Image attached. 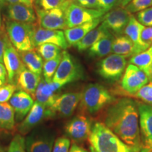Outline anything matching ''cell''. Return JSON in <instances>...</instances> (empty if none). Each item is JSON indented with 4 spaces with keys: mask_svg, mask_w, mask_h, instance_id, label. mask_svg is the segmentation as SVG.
<instances>
[{
    "mask_svg": "<svg viewBox=\"0 0 152 152\" xmlns=\"http://www.w3.org/2000/svg\"><path fill=\"white\" fill-rule=\"evenodd\" d=\"M104 125L136 152L141 151L138 106L134 100L123 98L110 106Z\"/></svg>",
    "mask_w": 152,
    "mask_h": 152,
    "instance_id": "cell-1",
    "label": "cell"
},
{
    "mask_svg": "<svg viewBox=\"0 0 152 152\" xmlns=\"http://www.w3.org/2000/svg\"><path fill=\"white\" fill-rule=\"evenodd\" d=\"M88 140L95 152H136L102 123L93 125Z\"/></svg>",
    "mask_w": 152,
    "mask_h": 152,
    "instance_id": "cell-2",
    "label": "cell"
},
{
    "mask_svg": "<svg viewBox=\"0 0 152 152\" xmlns=\"http://www.w3.org/2000/svg\"><path fill=\"white\" fill-rule=\"evenodd\" d=\"M114 99L111 93L103 85L90 84L82 92L80 106L87 113L94 114L112 103Z\"/></svg>",
    "mask_w": 152,
    "mask_h": 152,
    "instance_id": "cell-3",
    "label": "cell"
},
{
    "mask_svg": "<svg viewBox=\"0 0 152 152\" xmlns=\"http://www.w3.org/2000/svg\"><path fill=\"white\" fill-rule=\"evenodd\" d=\"M35 27L33 24L9 20L6 23L7 35L12 45L18 52L35 48L33 35Z\"/></svg>",
    "mask_w": 152,
    "mask_h": 152,
    "instance_id": "cell-4",
    "label": "cell"
},
{
    "mask_svg": "<svg viewBox=\"0 0 152 152\" xmlns=\"http://www.w3.org/2000/svg\"><path fill=\"white\" fill-rule=\"evenodd\" d=\"M73 0L65 1L60 7L50 10L35 8V13L41 28L49 30L67 29L65 11Z\"/></svg>",
    "mask_w": 152,
    "mask_h": 152,
    "instance_id": "cell-5",
    "label": "cell"
},
{
    "mask_svg": "<svg viewBox=\"0 0 152 152\" xmlns=\"http://www.w3.org/2000/svg\"><path fill=\"white\" fill-rule=\"evenodd\" d=\"M83 76L81 66L66 51L62 52V58L57 68L52 81L61 85L62 86L77 80Z\"/></svg>",
    "mask_w": 152,
    "mask_h": 152,
    "instance_id": "cell-6",
    "label": "cell"
},
{
    "mask_svg": "<svg viewBox=\"0 0 152 152\" xmlns=\"http://www.w3.org/2000/svg\"><path fill=\"white\" fill-rule=\"evenodd\" d=\"M127 60L125 56L111 54L99 63L97 72L101 77L109 81H117L123 75L126 68Z\"/></svg>",
    "mask_w": 152,
    "mask_h": 152,
    "instance_id": "cell-7",
    "label": "cell"
},
{
    "mask_svg": "<svg viewBox=\"0 0 152 152\" xmlns=\"http://www.w3.org/2000/svg\"><path fill=\"white\" fill-rule=\"evenodd\" d=\"M105 14L103 11L98 9L85 8L73 1L65 11L67 27L73 28L85 23L92 21L102 18Z\"/></svg>",
    "mask_w": 152,
    "mask_h": 152,
    "instance_id": "cell-8",
    "label": "cell"
},
{
    "mask_svg": "<svg viewBox=\"0 0 152 152\" xmlns=\"http://www.w3.org/2000/svg\"><path fill=\"white\" fill-rule=\"evenodd\" d=\"M131 16L132 14L126 9L118 7L106 13L102 17V24L113 35H121L124 33Z\"/></svg>",
    "mask_w": 152,
    "mask_h": 152,
    "instance_id": "cell-9",
    "label": "cell"
},
{
    "mask_svg": "<svg viewBox=\"0 0 152 152\" xmlns=\"http://www.w3.org/2000/svg\"><path fill=\"white\" fill-rule=\"evenodd\" d=\"M149 81L148 75L142 70L130 64L125 68L121 85L123 91L134 95Z\"/></svg>",
    "mask_w": 152,
    "mask_h": 152,
    "instance_id": "cell-10",
    "label": "cell"
},
{
    "mask_svg": "<svg viewBox=\"0 0 152 152\" xmlns=\"http://www.w3.org/2000/svg\"><path fill=\"white\" fill-rule=\"evenodd\" d=\"M137 106L141 131L140 152H152V106L146 104H137Z\"/></svg>",
    "mask_w": 152,
    "mask_h": 152,
    "instance_id": "cell-11",
    "label": "cell"
},
{
    "mask_svg": "<svg viewBox=\"0 0 152 152\" xmlns=\"http://www.w3.org/2000/svg\"><path fill=\"white\" fill-rule=\"evenodd\" d=\"M3 63L7 72V80L9 83L16 85L19 75L26 69V66L23 62L20 53L10 43L5 49Z\"/></svg>",
    "mask_w": 152,
    "mask_h": 152,
    "instance_id": "cell-12",
    "label": "cell"
},
{
    "mask_svg": "<svg viewBox=\"0 0 152 152\" xmlns=\"http://www.w3.org/2000/svg\"><path fill=\"white\" fill-rule=\"evenodd\" d=\"M54 115L50 108H47L42 104L35 102L29 113L23 120L18 126V131L22 135L26 134L32 129L41 123L45 118H50Z\"/></svg>",
    "mask_w": 152,
    "mask_h": 152,
    "instance_id": "cell-13",
    "label": "cell"
},
{
    "mask_svg": "<svg viewBox=\"0 0 152 152\" xmlns=\"http://www.w3.org/2000/svg\"><path fill=\"white\" fill-rule=\"evenodd\" d=\"M45 43L54 44L63 49H66L69 47L62 30H49L41 27L35 28L33 35L34 47H37Z\"/></svg>",
    "mask_w": 152,
    "mask_h": 152,
    "instance_id": "cell-14",
    "label": "cell"
},
{
    "mask_svg": "<svg viewBox=\"0 0 152 152\" xmlns=\"http://www.w3.org/2000/svg\"><path fill=\"white\" fill-rule=\"evenodd\" d=\"M82 92H68L56 96L50 107L54 114L58 113L62 116L71 115L80 102Z\"/></svg>",
    "mask_w": 152,
    "mask_h": 152,
    "instance_id": "cell-15",
    "label": "cell"
},
{
    "mask_svg": "<svg viewBox=\"0 0 152 152\" xmlns=\"http://www.w3.org/2000/svg\"><path fill=\"white\" fill-rule=\"evenodd\" d=\"M90 122L85 115H78L67 123L65 131L67 135L76 142L88 139L91 132Z\"/></svg>",
    "mask_w": 152,
    "mask_h": 152,
    "instance_id": "cell-16",
    "label": "cell"
},
{
    "mask_svg": "<svg viewBox=\"0 0 152 152\" xmlns=\"http://www.w3.org/2000/svg\"><path fill=\"white\" fill-rule=\"evenodd\" d=\"M61 87V85L52 80L48 83L45 78H41L34 95V100L45 107L50 108L57 96L55 95V92Z\"/></svg>",
    "mask_w": 152,
    "mask_h": 152,
    "instance_id": "cell-17",
    "label": "cell"
},
{
    "mask_svg": "<svg viewBox=\"0 0 152 152\" xmlns=\"http://www.w3.org/2000/svg\"><path fill=\"white\" fill-rule=\"evenodd\" d=\"M34 103L35 102L33 96L23 90L15 92L9 100V104L14 109L15 118L18 121L25 118Z\"/></svg>",
    "mask_w": 152,
    "mask_h": 152,
    "instance_id": "cell-18",
    "label": "cell"
},
{
    "mask_svg": "<svg viewBox=\"0 0 152 152\" xmlns=\"http://www.w3.org/2000/svg\"><path fill=\"white\" fill-rule=\"evenodd\" d=\"M7 16L9 20L24 23L33 24L37 20V15L33 7L22 4H8Z\"/></svg>",
    "mask_w": 152,
    "mask_h": 152,
    "instance_id": "cell-19",
    "label": "cell"
},
{
    "mask_svg": "<svg viewBox=\"0 0 152 152\" xmlns=\"http://www.w3.org/2000/svg\"><path fill=\"white\" fill-rule=\"evenodd\" d=\"M144 26L142 25L134 16H131L128 24L125 28L124 33L130 38L134 45V56L147 50L150 46L142 40L141 34Z\"/></svg>",
    "mask_w": 152,
    "mask_h": 152,
    "instance_id": "cell-20",
    "label": "cell"
},
{
    "mask_svg": "<svg viewBox=\"0 0 152 152\" xmlns=\"http://www.w3.org/2000/svg\"><path fill=\"white\" fill-rule=\"evenodd\" d=\"M54 137L46 133H33L26 139L27 152H52Z\"/></svg>",
    "mask_w": 152,
    "mask_h": 152,
    "instance_id": "cell-21",
    "label": "cell"
},
{
    "mask_svg": "<svg viewBox=\"0 0 152 152\" xmlns=\"http://www.w3.org/2000/svg\"><path fill=\"white\" fill-rule=\"evenodd\" d=\"M101 21H102V18L64 30V33L68 45L75 46L87 33L97 27Z\"/></svg>",
    "mask_w": 152,
    "mask_h": 152,
    "instance_id": "cell-22",
    "label": "cell"
},
{
    "mask_svg": "<svg viewBox=\"0 0 152 152\" xmlns=\"http://www.w3.org/2000/svg\"><path fill=\"white\" fill-rule=\"evenodd\" d=\"M41 75L30 71L28 69H24L19 75L16 81L17 88L25 91L34 98L36 89L41 80Z\"/></svg>",
    "mask_w": 152,
    "mask_h": 152,
    "instance_id": "cell-23",
    "label": "cell"
},
{
    "mask_svg": "<svg viewBox=\"0 0 152 152\" xmlns=\"http://www.w3.org/2000/svg\"><path fill=\"white\" fill-rule=\"evenodd\" d=\"M110 33H111L109 30L106 29L103 25L101 24L99 26H97L94 29L91 30L90 33H87L75 46L77 47L79 52H84L92 47L95 42Z\"/></svg>",
    "mask_w": 152,
    "mask_h": 152,
    "instance_id": "cell-24",
    "label": "cell"
},
{
    "mask_svg": "<svg viewBox=\"0 0 152 152\" xmlns=\"http://www.w3.org/2000/svg\"><path fill=\"white\" fill-rule=\"evenodd\" d=\"M114 36L112 33L102 38L89 48L88 55L91 58H102L112 52Z\"/></svg>",
    "mask_w": 152,
    "mask_h": 152,
    "instance_id": "cell-25",
    "label": "cell"
},
{
    "mask_svg": "<svg viewBox=\"0 0 152 152\" xmlns=\"http://www.w3.org/2000/svg\"><path fill=\"white\" fill-rule=\"evenodd\" d=\"M21 56L22 61L28 70L38 75L42 73L43 60L42 56L36 49L26 51V52H19Z\"/></svg>",
    "mask_w": 152,
    "mask_h": 152,
    "instance_id": "cell-26",
    "label": "cell"
},
{
    "mask_svg": "<svg viewBox=\"0 0 152 152\" xmlns=\"http://www.w3.org/2000/svg\"><path fill=\"white\" fill-rule=\"evenodd\" d=\"M130 63L142 70L148 75L150 81H152L151 74L152 68V45L147 50L132 56L130 58Z\"/></svg>",
    "mask_w": 152,
    "mask_h": 152,
    "instance_id": "cell-27",
    "label": "cell"
},
{
    "mask_svg": "<svg viewBox=\"0 0 152 152\" xmlns=\"http://www.w3.org/2000/svg\"><path fill=\"white\" fill-rule=\"evenodd\" d=\"M113 54L126 57L134 56V45L130 38L125 36H119L114 39L112 45Z\"/></svg>",
    "mask_w": 152,
    "mask_h": 152,
    "instance_id": "cell-28",
    "label": "cell"
},
{
    "mask_svg": "<svg viewBox=\"0 0 152 152\" xmlns=\"http://www.w3.org/2000/svg\"><path fill=\"white\" fill-rule=\"evenodd\" d=\"M15 112L9 103H0V128L12 130L14 128Z\"/></svg>",
    "mask_w": 152,
    "mask_h": 152,
    "instance_id": "cell-29",
    "label": "cell"
},
{
    "mask_svg": "<svg viewBox=\"0 0 152 152\" xmlns=\"http://www.w3.org/2000/svg\"><path fill=\"white\" fill-rule=\"evenodd\" d=\"M36 50L45 61L56 58L62 52L59 47L51 43L42 44L36 47Z\"/></svg>",
    "mask_w": 152,
    "mask_h": 152,
    "instance_id": "cell-30",
    "label": "cell"
},
{
    "mask_svg": "<svg viewBox=\"0 0 152 152\" xmlns=\"http://www.w3.org/2000/svg\"><path fill=\"white\" fill-rule=\"evenodd\" d=\"M62 58V52L53 59L46 61L43 64L42 73L44 78L47 82H51L52 80L53 76L56 72L57 68L59 65Z\"/></svg>",
    "mask_w": 152,
    "mask_h": 152,
    "instance_id": "cell-31",
    "label": "cell"
},
{
    "mask_svg": "<svg viewBox=\"0 0 152 152\" xmlns=\"http://www.w3.org/2000/svg\"><path fill=\"white\" fill-rule=\"evenodd\" d=\"M152 6V0H132L125 6V9L130 14L139 12Z\"/></svg>",
    "mask_w": 152,
    "mask_h": 152,
    "instance_id": "cell-32",
    "label": "cell"
},
{
    "mask_svg": "<svg viewBox=\"0 0 152 152\" xmlns=\"http://www.w3.org/2000/svg\"><path fill=\"white\" fill-rule=\"evenodd\" d=\"M7 152H27L26 148V139L22 134H16L12 139Z\"/></svg>",
    "mask_w": 152,
    "mask_h": 152,
    "instance_id": "cell-33",
    "label": "cell"
},
{
    "mask_svg": "<svg viewBox=\"0 0 152 152\" xmlns=\"http://www.w3.org/2000/svg\"><path fill=\"white\" fill-rule=\"evenodd\" d=\"M17 89L16 85L9 83L0 87V103H7L9 102Z\"/></svg>",
    "mask_w": 152,
    "mask_h": 152,
    "instance_id": "cell-34",
    "label": "cell"
},
{
    "mask_svg": "<svg viewBox=\"0 0 152 152\" xmlns=\"http://www.w3.org/2000/svg\"><path fill=\"white\" fill-rule=\"evenodd\" d=\"M134 96L152 105V81L149 84L142 87L134 94Z\"/></svg>",
    "mask_w": 152,
    "mask_h": 152,
    "instance_id": "cell-35",
    "label": "cell"
},
{
    "mask_svg": "<svg viewBox=\"0 0 152 152\" xmlns=\"http://www.w3.org/2000/svg\"><path fill=\"white\" fill-rule=\"evenodd\" d=\"M137 18L138 21L144 26H152V7L139 11Z\"/></svg>",
    "mask_w": 152,
    "mask_h": 152,
    "instance_id": "cell-36",
    "label": "cell"
},
{
    "mask_svg": "<svg viewBox=\"0 0 152 152\" xmlns=\"http://www.w3.org/2000/svg\"><path fill=\"white\" fill-rule=\"evenodd\" d=\"M35 3L39 9L43 10H50V9L60 7L65 1L63 0H35Z\"/></svg>",
    "mask_w": 152,
    "mask_h": 152,
    "instance_id": "cell-37",
    "label": "cell"
},
{
    "mask_svg": "<svg viewBox=\"0 0 152 152\" xmlns=\"http://www.w3.org/2000/svg\"><path fill=\"white\" fill-rule=\"evenodd\" d=\"M70 140L65 137L56 139L53 146L52 152H68L69 151Z\"/></svg>",
    "mask_w": 152,
    "mask_h": 152,
    "instance_id": "cell-38",
    "label": "cell"
},
{
    "mask_svg": "<svg viewBox=\"0 0 152 152\" xmlns=\"http://www.w3.org/2000/svg\"><path fill=\"white\" fill-rule=\"evenodd\" d=\"M101 10L107 13L113 9L119 4H121V0H98Z\"/></svg>",
    "mask_w": 152,
    "mask_h": 152,
    "instance_id": "cell-39",
    "label": "cell"
},
{
    "mask_svg": "<svg viewBox=\"0 0 152 152\" xmlns=\"http://www.w3.org/2000/svg\"><path fill=\"white\" fill-rule=\"evenodd\" d=\"M73 1L77 4L85 7V8L101 10L100 5L98 0H73Z\"/></svg>",
    "mask_w": 152,
    "mask_h": 152,
    "instance_id": "cell-40",
    "label": "cell"
},
{
    "mask_svg": "<svg viewBox=\"0 0 152 152\" xmlns=\"http://www.w3.org/2000/svg\"><path fill=\"white\" fill-rule=\"evenodd\" d=\"M142 40L149 46L152 45V26L145 28L143 29L141 34Z\"/></svg>",
    "mask_w": 152,
    "mask_h": 152,
    "instance_id": "cell-41",
    "label": "cell"
},
{
    "mask_svg": "<svg viewBox=\"0 0 152 152\" xmlns=\"http://www.w3.org/2000/svg\"><path fill=\"white\" fill-rule=\"evenodd\" d=\"M9 44V42L7 39V36L0 35V63H3L4 54Z\"/></svg>",
    "mask_w": 152,
    "mask_h": 152,
    "instance_id": "cell-42",
    "label": "cell"
},
{
    "mask_svg": "<svg viewBox=\"0 0 152 152\" xmlns=\"http://www.w3.org/2000/svg\"><path fill=\"white\" fill-rule=\"evenodd\" d=\"M1 3L8 4H22L28 7H33V4L30 0H0Z\"/></svg>",
    "mask_w": 152,
    "mask_h": 152,
    "instance_id": "cell-43",
    "label": "cell"
},
{
    "mask_svg": "<svg viewBox=\"0 0 152 152\" xmlns=\"http://www.w3.org/2000/svg\"><path fill=\"white\" fill-rule=\"evenodd\" d=\"M7 72L5 66L2 63H0V87L2 86L7 83Z\"/></svg>",
    "mask_w": 152,
    "mask_h": 152,
    "instance_id": "cell-44",
    "label": "cell"
},
{
    "mask_svg": "<svg viewBox=\"0 0 152 152\" xmlns=\"http://www.w3.org/2000/svg\"><path fill=\"white\" fill-rule=\"evenodd\" d=\"M68 152H88L87 150H85L83 148H82L79 146H77V144H73V145L71 146V149H70L69 151Z\"/></svg>",
    "mask_w": 152,
    "mask_h": 152,
    "instance_id": "cell-45",
    "label": "cell"
},
{
    "mask_svg": "<svg viewBox=\"0 0 152 152\" xmlns=\"http://www.w3.org/2000/svg\"><path fill=\"white\" fill-rule=\"evenodd\" d=\"M131 1H132V0H123L122 2H121V6H122L123 7H125V6L128 4L129 2H130Z\"/></svg>",
    "mask_w": 152,
    "mask_h": 152,
    "instance_id": "cell-46",
    "label": "cell"
},
{
    "mask_svg": "<svg viewBox=\"0 0 152 152\" xmlns=\"http://www.w3.org/2000/svg\"><path fill=\"white\" fill-rule=\"evenodd\" d=\"M1 23H2V21H1V15H0V28H1Z\"/></svg>",
    "mask_w": 152,
    "mask_h": 152,
    "instance_id": "cell-47",
    "label": "cell"
},
{
    "mask_svg": "<svg viewBox=\"0 0 152 152\" xmlns=\"http://www.w3.org/2000/svg\"><path fill=\"white\" fill-rule=\"evenodd\" d=\"M90 150H91V152H95V151H94V149H92V147H90Z\"/></svg>",
    "mask_w": 152,
    "mask_h": 152,
    "instance_id": "cell-48",
    "label": "cell"
},
{
    "mask_svg": "<svg viewBox=\"0 0 152 152\" xmlns=\"http://www.w3.org/2000/svg\"><path fill=\"white\" fill-rule=\"evenodd\" d=\"M30 1H31V3H32V4H33V2H34V1H35V0H30Z\"/></svg>",
    "mask_w": 152,
    "mask_h": 152,
    "instance_id": "cell-49",
    "label": "cell"
},
{
    "mask_svg": "<svg viewBox=\"0 0 152 152\" xmlns=\"http://www.w3.org/2000/svg\"><path fill=\"white\" fill-rule=\"evenodd\" d=\"M151 78H152V68H151Z\"/></svg>",
    "mask_w": 152,
    "mask_h": 152,
    "instance_id": "cell-50",
    "label": "cell"
},
{
    "mask_svg": "<svg viewBox=\"0 0 152 152\" xmlns=\"http://www.w3.org/2000/svg\"><path fill=\"white\" fill-rule=\"evenodd\" d=\"M63 1H68V0H63Z\"/></svg>",
    "mask_w": 152,
    "mask_h": 152,
    "instance_id": "cell-51",
    "label": "cell"
},
{
    "mask_svg": "<svg viewBox=\"0 0 152 152\" xmlns=\"http://www.w3.org/2000/svg\"><path fill=\"white\" fill-rule=\"evenodd\" d=\"M121 2H122V1H123V0H121Z\"/></svg>",
    "mask_w": 152,
    "mask_h": 152,
    "instance_id": "cell-52",
    "label": "cell"
}]
</instances>
